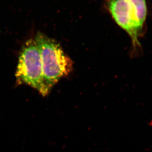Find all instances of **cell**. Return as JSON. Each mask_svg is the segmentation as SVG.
Returning a JSON list of instances; mask_svg holds the SVG:
<instances>
[{
    "instance_id": "3",
    "label": "cell",
    "mask_w": 152,
    "mask_h": 152,
    "mask_svg": "<svg viewBox=\"0 0 152 152\" xmlns=\"http://www.w3.org/2000/svg\"><path fill=\"white\" fill-rule=\"evenodd\" d=\"M15 76L18 83L31 86L42 96H45L42 59L34 39H30L23 45L19 57Z\"/></svg>"
},
{
    "instance_id": "2",
    "label": "cell",
    "mask_w": 152,
    "mask_h": 152,
    "mask_svg": "<svg viewBox=\"0 0 152 152\" xmlns=\"http://www.w3.org/2000/svg\"><path fill=\"white\" fill-rule=\"evenodd\" d=\"M106 7L116 23L129 34L134 49L140 47L138 37L147 15L145 0H106Z\"/></svg>"
},
{
    "instance_id": "1",
    "label": "cell",
    "mask_w": 152,
    "mask_h": 152,
    "mask_svg": "<svg viewBox=\"0 0 152 152\" xmlns=\"http://www.w3.org/2000/svg\"><path fill=\"white\" fill-rule=\"evenodd\" d=\"M34 39L40 51L45 96L62 78L72 72L73 62L59 43L38 32Z\"/></svg>"
}]
</instances>
